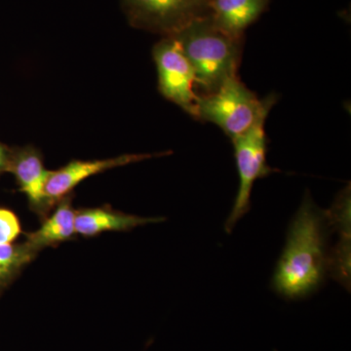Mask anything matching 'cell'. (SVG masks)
Masks as SVG:
<instances>
[{"mask_svg": "<svg viewBox=\"0 0 351 351\" xmlns=\"http://www.w3.org/2000/svg\"><path fill=\"white\" fill-rule=\"evenodd\" d=\"M330 232L326 211L314 204L309 193L304 195L272 277V287L279 295L299 300L320 287L328 272Z\"/></svg>", "mask_w": 351, "mask_h": 351, "instance_id": "obj_1", "label": "cell"}, {"mask_svg": "<svg viewBox=\"0 0 351 351\" xmlns=\"http://www.w3.org/2000/svg\"><path fill=\"white\" fill-rule=\"evenodd\" d=\"M174 36L195 69L201 95L214 93L226 80L237 76L243 38L228 36L210 16L191 23Z\"/></svg>", "mask_w": 351, "mask_h": 351, "instance_id": "obj_2", "label": "cell"}, {"mask_svg": "<svg viewBox=\"0 0 351 351\" xmlns=\"http://www.w3.org/2000/svg\"><path fill=\"white\" fill-rule=\"evenodd\" d=\"M276 103V95L261 100L235 76L214 93L199 95L196 119L216 124L233 140L265 122Z\"/></svg>", "mask_w": 351, "mask_h": 351, "instance_id": "obj_3", "label": "cell"}, {"mask_svg": "<svg viewBox=\"0 0 351 351\" xmlns=\"http://www.w3.org/2000/svg\"><path fill=\"white\" fill-rule=\"evenodd\" d=\"M129 23L163 36H175L195 21L209 17L210 0H121Z\"/></svg>", "mask_w": 351, "mask_h": 351, "instance_id": "obj_4", "label": "cell"}, {"mask_svg": "<svg viewBox=\"0 0 351 351\" xmlns=\"http://www.w3.org/2000/svg\"><path fill=\"white\" fill-rule=\"evenodd\" d=\"M265 122H260L248 132L232 140L234 147L235 161L239 176V188L230 216L226 219L225 230L232 233L233 228L251 207V193L258 179L276 172L267 164V140Z\"/></svg>", "mask_w": 351, "mask_h": 351, "instance_id": "obj_5", "label": "cell"}, {"mask_svg": "<svg viewBox=\"0 0 351 351\" xmlns=\"http://www.w3.org/2000/svg\"><path fill=\"white\" fill-rule=\"evenodd\" d=\"M161 94L196 119L199 95L195 69L174 36H164L154 48Z\"/></svg>", "mask_w": 351, "mask_h": 351, "instance_id": "obj_6", "label": "cell"}, {"mask_svg": "<svg viewBox=\"0 0 351 351\" xmlns=\"http://www.w3.org/2000/svg\"><path fill=\"white\" fill-rule=\"evenodd\" d=\"M152 154H125L114 158L93 161H71L57 171H51L45 188V195L49 203L62 200L87 178L104 171L138 162L152 158Z\"/></svg>", "mask_w": 351, "mask_h": 351, "instance_id": "obj_7", "label": "cell"}, {"mask_svg": "<svg viewBox=\"0 0 351 351\" xmlns=\"http://www.w3.org/2000/svg\"><path fill=\"white\" fill-rule=\"evenodd\" d=\"M269 0H210V18L228 36L243 38L244 32L269 7Z\"/></svg>", "mask_w": 351, "mask_h": 351, "instance_id": "obj_8", "label": "cell"}, {"mask_svg": "<svg viewBox=\"0 0 351 351\" xmlns=\"http://www.w3.org/2000/svg\"><path fill=\"white\" fill-rule=\"evenodd\" d=\"M8 170L15 174L21 191L27 196L32 206L43 208L49 204L45 188L51 171L45 169L38 152L34 149H25L13 154Z\"/></svg>", "mask_w": 351, "mask_h": 351, "instance_id": "obj_9", "label": "cell"}, {"mask_svg": "<svg viewBox=\"0 0 351 351\" xmlns=\"http://www.w3.org/2000/svg\"><path fill=\"white\" fill-rule=\"evenodd\" d=\"M161 221L162 218H143L106 209L82 210L75 214V233L83 237H93L104 232L129 230Z\"/></svg>", "mask_w": 351, "mask_h": 351, "instance_id": "obj_10", "label": "cell"}, {"mask_svg": "<svg viewBox=\"0 0 351 351\" xmlns=\"http://www.w3.org/2000/svg\"><path fill=\"white\" fill-rule=\"evenodd\" d=\"M62 200L56 211L44 221L40 228L27 235L25 245L32 251L64 241L75 234L76 212L71 208L69 200L64 198Z\"/></svg>", "mask_w": 351, "mask_h": 351, "instance_id": "obj_11", "label": "cell"}, {"mask_svg": "<svg viewBox=\"0 0 351 351\" xmlns=\"http://www.w3.org/2000/svg\"><path fill=\"white\" fill-rule=\"evenodd\" d=\"M34 256V252L25 244H0V282L10 278Z\"/></svg>", "mask_w": 351, "mask_h": 351, "instance_id": "obj_12", "label": "cell"}, {"mask_svg": "<svg viewBox=\"0 0 351 351\" xmlns=\"http://www.w3.org/2000/svg\"><path fill=\"white\" fill-rule=\"evenodd\" d=\"M20 233L21 226L17 216L10 210L0 209V244H12Z\"/></svg>", "mask_w": 351, "mask_h": 351, "instance_id": "obj_13", "label": "cell"}, {"mask_svg": "<svg viewBox=\"0 0 351 351\" xmlns=\"http://www.w3.org/2000/svg\"><path fill=\"white\" fill-rule=\"evenodd\" d=\"M10 154L8 151L0 144V172L8 170L9 162H10Z\"/></svg>", "mask_w": 351, "mask_h": 351, "instance_id": "obj_14", "label": "cell"}]
</instances>
